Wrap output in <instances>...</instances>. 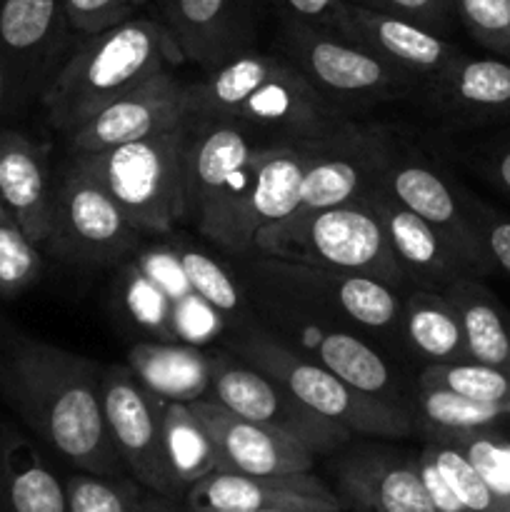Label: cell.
I'll list each match as a JSON object with an SVG mask.
<instances>
[{
	"mask_svg": "<svg viewBox=\"0 0 510 512\" xmlns=\"http://www.w3.org/2000/svg\"><path fill=\"white\" fill-rule=\"evenodd\" d=\"M340 35L363 45L365 50L388 60L395 68L405 70L420 83H430L460 55V50L435 30L348 0L343 8Z\"/></svg>",
	"mask_w": 510,
	"mask_h": 512,
	"instance_id": "cell-23",
	"label": "cell"
},
{
	"mask_svg": "<svg viewBox=\"0 0 510 512\" xmlns=\"http://www.w3.org/2000/svg\"><path fill=\"white\" fill-rule=\"evenodd\" d=\"M418 385L440 388L478 403L510 405V373L478 363V360H458V363H428L418 375Z\"/></svg>",
	"mask_w": 510,
	"mask_h": 512,
	"instance_id": "cell-34",
	"label": "cell"
},
{
	"mask_svg": "<svg viewBox=\"0 0 510 512\" xmlns=\"http://www.w3.org/2000/svg\"><path fill=\"white\" fill-rule=\"evenodd\" d=\"M155 8L183 58L203 73L255 50L253 0H155Z\"/></svg>",
	"mask_w": 510,
	"mask_h": 512,
	"instance_id": "cell-21",
	"label": "cell"
},
{
	"mask_svg": "<svg viewBox=\"0 0 510 512\" xmlns=\"http://www.w3.org/2000/svg\"><path fill=\"white\" fill-rule=\"evenodd\" d=\"M193 413L208 430L223 470L248 475H290L310 473L318 455L303 443L265 425L245 420L213 398H198L190 403Z\"/></svg>",
	"mask_w": 510,
	"mask_h": 512,
	"instance_id": "cell-22",
	"label": "cell"
},
{
	"mask_svg": "<svg viewBox=\"0 0 510 512\" xmlns=\"http://www.w3.org/2000/svg\"><path fill=\"white\" fill-rule=\"evenodd\" d=\"M148 0H65V15L78 38L135 18Z\"/></svg>",
	"mask_w": 510,
	"mask_h": 512,
	"instance_id": "cell-39",
	"label": "cell"
},
{
	"mask_svg": "<svg viewBox=\"0 0 510 512\" xmlns=\"http://www.w3.org/2000/svg\"><path fill=\"white\" fill-rule=\"evenodd\" d=\"M455 15L483 48L510 58V0H453Z\"/></svg>",
	"mask_w": 510,
	"mask_h": 512,
	"instance_id": "cell-38",
	"label": "cell"
},
{
	"mask_svg": "<svg viewBox=\"0 0 510 512\" xmlns=\"http://www.w3.org/2000/svg\"><path fill=\"white\" fill-rule=\"evenodd\" d=\"M263 512H308V510H263Z\"/></svg>",
	"mask_w": 510,
	"mask_h": 512,
	"instance_id": "cell-47",
	"label": "cell"
},
{
	"mask_svg": "<svg viewBox=\"0 0 510 512\" xmlns=\"http://www.w3.org/2000/svg\"><path fill=\"white\" fill-rule=\"evenodd\" d=\"M315 140L318 138L265 140L260 145L243 200L235 205L215 240L223 253L250 258L255 235L300 208L303 178L313 158Z\"/></svg>",
	"mask_w": 510,
	"mask_h": 512,
	"instance_id": "cell-15",
	"label": "cell"
},
{
	"mask_svg": "<svg viewBox=\"0 0 510 512\" xmlns=\"http://www.w3.org/2000/svg\"><path fill=\"white\" fill-rule=\"evenodd\" d=\"M415 428H423L435 443H453L468 435L490 433L510 423V405L478 403L440 388L415 385ZM413 408V410H415Z\"/></svg>",
	"mask_w": 510,
	"mask_h": 512,
	"instance_id": "cell-31",
	"label": "cell"
},
{
	"mask_svg": "<svg viewBox=\"0 0 510 512\" xmlns=\"http://www.w3.org/2000/svg\"><path fill=\"white\" fill-rule=\"evenodd\" d=\"M175 263H178L180 275H183L185 285L198 295L200 303L208 310L218 313L223 320H230L233 328L243 320L250 318L248 313V290L240 280L233 278V273L223 268L215 258L198 248H188L183 245L173 253Z\"/></svg>",
	"mask_w": 510,
	"mask_h": 512,
	"instance_id": "cell-33",
	"label": "cell"
},
{
	"mask_svg": "<svg viewBox=\"0 0 510 512\" xmlns=\"http://www.w3.org/2000/svg\"><path fill=\"white\" fill-rule=\"evenodd\" d=\"M393 155L395 143L388 130L348 120L340 130L315 140L298 210L328 208L363 198L378 188L380 175Z\"/></svg>",
	"mask_w": 510,
	"mask_h": 512,
	"instance_id": "cell-17",
	"label": "cell"
},
{
	"mask_svg": "<svg viewBox=\"0 0 510 512\" xmlns=\"http://www.w3.org/2000/svg\"><path fill=\"white\" fill-rule=\"evenodd\" d=\"M488 170L490 178L510 195V138L500 140L490 148L488 153Z\"/></svg>",
	"mask_w": 510,
	"mask_h": 512,
	"instance_id": "cell-44",
	"label": "cell"
},
{
	"mask_svg": "<svg viewBox=\"0 0 510 512\" xmlns=\"http://www.w3.org/2000/svg\"><path fill=\"white\" fill-rule=\"evenodd\" d=\"M288 18L340 35L345 0H280Z\"/></svg>",
	"mask_w": 510,
	"mask_h": 512,
	"instance_id": "cell-42",
	"label": "cell"
},
{
	"mask_svg": "<svg viewBox=\"0 0 510 512\" xmlns=\"http://www.w3.org/2000/svg\"><path fill=\"white\" fill-rule=\"evenodd\" d=\"M0 113H5V80H3V70H0Z\"/></svg>",
	"mask_w": 510,
	"mask_h": 512,
	"instance_id": "cell-46",
	"label": "cell"
},
{
	"mask_svg": "<svg viewBox=\"0 0 510 512\" xmlns=\"http://www.w3.org/2000/svg\"><path fill=\"white\" fill-rule=\"evenodd\" d=\"M190 113V83L168 70L110 100L78 130L65 135V143L70 153H98L160 133Z\"/></svg>",
	"mask_w": 510,
	"mask_h": 512,
	"instance_id": "cell-19",
	"label": "cell"
},
{
	"mask_svg": "<svg viewBox=\"0 0 510 512\" xmlns=\"http://www.w3.org/2000/svg\"><path fill=\"white\" fill-rule=\"evenodd\" d=\"M435 108L463 123L510 118V58H473L460 53L430 83Z\"/></svg>",
	"mask_w": 510,
	"mask_h": 512,
	"instance_id": "cell-26",
	"label": "cell"
},
{
	"mask_svg": "<svg viewBox=\"0 0 510 512\" xmlns=\"http://www.w3.org/2000/svg\"><path fill=\"white\" fill-rule=\"evenodd\" d=\"M378 188L390 195L395 203L440 230L478 278L493 273L495 265L480 240L473 218H470L463 188L450 183L438 168L415 155H400L395 150L393 160L380 175Z\"/></svg>",
	"mask_w": 510,
	"mask_h": 512,
	"instance_id": "cell-18",
	"label": "cell"
},
{
	"mask_svg": "<svg viewBox=\"0 0 510 512\" xmlns=\"http://www.w3.org/2000/svg\"><path fill=\"white\" fill-rule=\"evenodd\" d=\"M210 398L235 415L303 443L318 458L338 453L353 440V433L300 403L290 390L275 383L258 368L233 353L213 355L210 363Z\"/></svg>",
	"mask_w": 510,
	"mask_h": 512,
	"instance_id": "cell-13",
	"label": "cell"
},
{
	"mask_svg": "<svg viewBox=\"0 0 510 512\" xmlns=\"http://www.w3.org/2000/svg\"><path fill=\"white\" fill-rule=\"evenodd\" d=\"M253 255L368 275L393 285L400 293L413 288L368 198L295 210L255 235Z\"/></svg>",
	"mask_w": 510,
	"mask_h": 512,
	"instance_id": "cell-5",
	"label": "cell"
},
{
	"mask_svg": "<svg viewBox=\"0 0 510 512\" xmlns=\"http://www.w3.org/2000/svg\"><path fill=\"white\" fill-rule=\"evenodd\" d=\"M463 198L490 260L510 278V218L485 205L483 200L473 198L468 190H463Z\"/></svg>",
	"mask_w": 510,
	"mask_h": 512,
	"instance_id": "cell-40",
	"label": "cell"
},
{
	"mask_svg": "<svg viewBox=\"0 0 510 512\" xmlns=\"http://www.w3.org/2000/svg\"><path fill=\"white\" fill-rule=\"evenodd\" d=\"M195 120L190 113L143 140L73 155L110 190L140 233L170 235L185 220V153Z\"/></svg>",
	"mask_w": 510,
	"mask_h": 512,
	"instance_id": "cell-7",
	"label": "cell"
},
{
	"mask_svg": "<svg viewBox=\"0 0 510 512\" xmlns=\"http://www.w3.org/2000/svg\"><path fill=\"white\" fill-rule=\"evenodd\" d=\"M400 335L410 353L423 358L425 363L470 360L463 325L443 290L418 288V285L405 290Z\"/></svg>",
	"mask_w": 510,
	"mask_h": 512,
	"instance_id": "cell-29",
	"label": "cell"
},
{
	"mask_svg": "<svg viewBox=\"0 0 510 512\" xmlns=\"http://www.w3.org/2000/svg\"><path fill=\"white\" fill-rule=\"evenodd\" d=\"M78 43L65 0H0V70L5 113L40 98Z\"/></svg>",
	"mask_w": 510,
	"mask_h": 512,
	"instance_id": "cell-12",
	"label": "cell"
},
{
	"mask_svg": "<svg viewBox=\"0 0 510 512\" xmlns=\"http://www.w3.org/2000/svg\"><path fill=\"white\" fill-rule=\"evenodd\" d=\"M143 233L110 190L75 158L65 155L55 173L50 233L43 253L70 265L110 268L133 255Z\"/></svg>",
	"mask_w": 510,
	"mask_h": 512,
	"instance_id": "cell-8",
	"label": "cell"
},
{
	"mask_svg": "<svg viewBox=\"0 0 510 512\" xmlns=\"http://www.w3.org/2000/svg\"><path fill=\"white\" fill-rule=\"evenodd\" d=\"M423 453L433 460L465 512H510V500H505L503 495L490 488L488 480L465 458L463 450L450 443L428 440Z\"/></svg>",
	"mask_w": 510,
	"mask_h": 512,
	"instance_id": "cell-36",
	"label": "cell"
},
{
	"mask_svg": "<svg viewBox=\"0 0 510 512\" xmlns=\"http://www.w3.org/2000/svg\"><path fill=\"white\" fill-rule=\"evenodd\" d=\"M190 108L200 120H228L265 140L325 138L348 115L323 98L283 55L248 50L190 83Z\"/></svg>",
	"mask_w": 510,
	"mask_h": 512,
	"instance_id": "cell-2",
	"label": "cell"
},
{
	"mask_svg": "<svg viewBox=\"0 0 510 512\" xmlns=\"http://www.w3.org/2000/svg\"><path fill=\"white\" fill-rule=\"evenodd\" d=\"M43 248L0 205V298L15 300L43 278Z\"/></svg>",
	"mask_w": 510,
	"mask_h": 512,
	"instance_id": "cell-35",
	"label": "cell"
},
{
	"mask_svg": "<svg viewBox=\"0 0 510 512\" xmlns=\"http://www.w3.org/2000/svg\"><path fill=\"white\" fill-rule=\"evenodd\" d=\"M103 368L85 355L25 335H3L0 398L40 445L80 473L128 475L108 435Z\"/></svg>",
	"mask_w": 510,
	"mask_h": 512,
	"instance_id": "cell-1",
	"label": "cell"
},
{
	"mask_svg": "<svg viewBox=\"0 0 510 512\" xmlns=\"http://www.w3.org/2000/svg\"><path fill=\"white\" fill-rule=\"evenodd\" d=\"M418 463H420V475H423V483L428 488L430 500H433L435 510L438 512H465L463 505L458 503V498L453 495L450 485L445 483V478L440 475V470L435 468L433 460L420 450L418 453Z\"/></svg>",
	"mask_w": 510,
	"mask_h": 512,
	"instance_id": "cell-43",
	"label": "cell"
},
{
	"mask_svg": "<svg viewBox=\"0 0 510 512\" xmlns=\"http://www.w3.org/2000/svg\"><path fill=\"white\" fill-rule=\"evenodd\" d=\"M70 512H138L143 485L130 475L70 473L65 478Z\"/></svg>",
	"mask_w": 510,
	"mask_h": 512,
	"instance_id": "cell-37",
	"label": "cell"
},
{
	"mask_svg": "<svg viewBox=\"0 0 510 512\" xmlns=\"http://www.w3.org/2000/svg\"><path fill=\"white\" fill-rule=\"evenodd\" d=\"M265 138L228 120H195L185 153V220L215 243L243 200Z\"/></svg>",
	"mask_w": 510,
	"mask_h": 512,
	"instance_id": "cell-10",
	"label": "cell"
},
{
	"mask_svg": "<svg viewBox=\"0 0 510 512\" xmlns=\"http://www.w3.org/2000/svg\"><path fill=\"white\" fill-rule=\"evenodd\" d=\"M163 435L170 468H173L175 480L180 483L183 493L215 470H223L218 450H215L208 430L203 428L190 403L165 400Z\"/></svg>",
	"mask_w": 510,
	"mask_h": 512,
	"instance_id": "cell-32",
	"label": "cell"
},
{
	"mask_svg": "<svg viewBox=\"0 0 510 512\" xmlns=\"http://www.w3.org/2000/svg\"><path fill=\"white\" fill-rule=\"evenodd\" d=\"M340 508L358 512H438L420 475L418 453L385 443H358L330 455Z\"/></svg>",
	"mask_w": 510,
	"mask_h": 512,
	"instance_id": "cell-16",
	"label": "cell"
},
{
	"mask_svg": "<svg viewBox=\"0 0 510 512\" xmlns=\"http://www.w3.org/2000/svg\"><path fill=\"white\" fill-rule=\"evenodd\" d=\"M463 325L468 358L510 373V310L475 275H463L443 288Z\"/></svg>",
	"mask_w": 510,
	"mask_h": 512,
	"instance_id": "cell-28",
	"label": "cell"
},
{
	"mask_svg": "<svg viewBox=\"0 0 510 512\" xmlns=\"http://www.w3.org/2000/svg\"><path fill=\"white\" fill-rule=\"evenodd\" d=\"M53 183L48 148L20 130H0V205L40 248L50 233Z\"/></svg>",
	"mask_w": 510,
	"mask_h": 512,
	"instance_id": "cell-25",
	"label": "cell"
},
{
	"mask_svg": "<svg viewBox=\"0 0 510 512\" xmlns=\"http://www.w3.org/2000/svg\"><path fill=\"white\" fill-rule=\"evenodd\" d=\"M185 512H263L308 510L343 512L335 490L310 473L248 475L215 470L190 485L183 495Z\"/></svg>",
	"mask_w": 510,
	"mask_h": 512,
	"instance_id": "cell-20",
	"label": "cell"
},
{
	"mask_svg": "<svg viewBox=\"0 0 510 512\" xmlns=\"http://www.w3.org/2000/svg\"><path fill=\"white\" fill-rule=\"evenodd\" d=\"M228 348L235 358L258 368L290 390L300 403L343 425L348 433L380 440H398L415 433V415L410 405L353 388L298 348L285 343L265 323L248 318L235 325Z\"/></svg>",
	"mask_w": 510,
	"mask_h": 512,
	"instance_id": "cell-4",
	"label": "cell"
},
{
	"mask_svg": "<svg viewBox=\"0 0 510 512\" xmlns=\"http://www.w3.org/2000/svg\"><path fill=\"white\" fill-rule=\"evenodd\" d=\"M0 343H3V335H0Z\"/></svg>",
	"mask_w": 510,
	"mask_h": 512,
	"instance_id": "cell-48",
	"label": "cell"
},
{
	"mask_svg": "<svg viewBox=\"0 0 510 512\" xmlns=\"http://www.w3.org/2000/svg\"><path fill=\"white\" fill-rule=\"evenodd\" d=\"M278 55L343 113L360 105L398 100L420 83L363 45L288 15L280 25Z\"/></svg>",
	"mask_w": 510,
	"mask_h": 512,
	"instance_id": "cell-9",
	"label": "cell"
},
{
	"mask_svg": "<svg viewBox=\"0 0 510 512\" xmlns=\"http://www.w3.org/2000/svg\"><path fill=\"white\" fill-rule=\"evenodd\" d=\"M253 298V295H248ZM260 313L268 318V328L275 335L298 348L315 363L328 368L353 388L363 393L378 395V398L403 403L400 398V380L388 365V360L373 348L355 330L335 325L330 320L315 318V315L295 310L290 305L275 303V300L253 298ZM405 405V403H403Z\"/></svg>",
	"mask_w": 510,
	"mask_h": 512,
	"instance_id": "cell-14",
	"label": "cell"
},
{
	"mask_svg": "<svg viewBox=\"0 0 510 512\" xmlns=\"http://www.w3.org/2000/svg\"><path fill=\"white\" fill-rule=\"evenodd\" d=\"M138 512H185V508L183 505H175V500L163 498V495H155L150 493V490H145Z\"/></svg>",
	"mask_w": 510,
	"mask_h": 512,
	"instance_id": "cell-45",
	"label": "cell"
},
{
	"mask_svg": "<svg viewBox=\"0 0 510 512\" xmlns=\"http://www.w3.org/2000/svg\"><path fill=\"white\" fill-rule=\"evenodd\" d=\"M103 415L125 473L155 495L183 500V488L170 468L163 435V398L145 388L128 363L103 368Z\"/></svg>",
	"mask_w": 510,
	"mask_h": 512,
	"instance_id": "cell-11",
	"label": "cell"
},
{
	"mask_svg": "<svg viewBox=\"0 0 510 512\" xmlns=\"http://www.w3.org/2000/svg\"><path fill=\"white\" fill-rule=\"evenodd\" d=\"M348 3L413 20V23L435 30V33L448 28L455 15L453 0H348Z\"/></svg>",
	"mask_w": 510,
	"mask_h": 512,
	"instance_id": "cell-41",
	"label": "cell"
},
{
	"mask_svg": "<svg viewBox=\"0 0 510 512\" xmlns=\"http://www.w3.org/2000/svg\"><path fill=\"white\" fill-rule=\"evenodd\" d=\"M363 198H368L378 213L385 238H388L400 268L408 275L410 285L443 290L445 285L463 278V275H475L463 260V255L448 243V238L440 230H435L423 218L395 203L383 190L373 188Z\"/></svg>",
	"mask_w": 510,
	"mask_h": 512,
	"instance_id": "cell-24",
	"label": "cell"
},
{
	"mask_svg": "<svg viewBox=\"0 0 510 512\" xmlns=\"http://www.w3.org/2000/svg\"><path fill=\"white\" fill-rule=\"evenodd\" d=\"M0 512H70L65 478L10 423H0Z\"/></svg>",
	"mask_w": 510,
	"mask_h": 512,
	"instance_id": "cell-27",
	"label": "cell"
},
{
	"mask_svg": "<svg viewBox=\"0 0 510 512\" xmlns=\"http://www.w3.org/2000/svg\"><path fill=\"white\" fill-rule=\"evenodd\" d=\"M240 260H245L243 285L253 298L275 300L360 333H400L403 293L383 280L265 255Z\"/></svg>",
	"mask_w": 510,
	"mask_h": 512,
	"instance_id": "cell-6",
	"label": "cell"
},
{
	"mask_svg": "<svg viewBox=\"0 0 510 512\" xmlns=\"http://www.w3.org/2000/svg\"><path fill=\"white\" fill-rule=\"evenodd\" d=\"M210 363L205 355L188 345L135 343L128 350V365L145 388L163 400L193 403L210 390Z\"/></svg>",
	"mask_w": 510,
	"mask_h": 512,
	"instance_id": "cell-30",
	"label": "cell"
},
{
	"mask_svg": "<svg viewBox=\"0 0 510 512\" xmlns=\"http://www.w3.org/2000/svg\"><path fill=\"white\" fill-rule=\"evenodd\" d=\"M185 63L178 43L158 18L123 20L108 30L78 38L75 48L40 95L48 123L70 135L103 105L145 80Z\"/></svg>",
	"mask_w": 510,
	"mask_h": 512,
	"instance_id": "cell-3",
	"label": "cell"
}]
</instances>
